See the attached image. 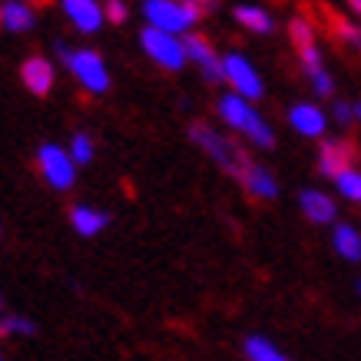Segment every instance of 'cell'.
<instances>
[{"mask_svg":"<svg viewBox=\"0 0 361 361\" xmlns=\"http://www.w3.org/2000/svg\"><path fill=\"white\" fill-rule=\"evenodd\" d=\"M216 110H219V120L226 123V126H232L235 133H242L252 146H259V149H272L275 146L272 126L259 116V110L252 106L249 99L235 97V93H226V97H219Z\"/></svg>","mask_w":361,"mask_h":361,"instance_id":"obj_1","label":"cell"},{"mask_svg":"<svg viewBox=\"0 0 361 361\" xmlns=\"http://www.w3.org/2000/svg\"><path fill=\"white\" fill-rule=\"evenodd\" d=\"M142 17H146V27L179 37V33H189L196 27V20L202 17V7L183 4V0H146L142 4Z\"/></svg>","mask_w":361,"mask_h":361,"instance_id":"obj_2","label":"cell"},{"mask_svg":"<svg viewBox=\"0 0 361 361\" xmlns=\"http://www.w3.org/2000/svg\"><path fill=\"white\" fill-rule=\"evenodd\" d=\"M189 136H192V142H196V146H202V149H206L212 163L219 166V169H226L229 176H235V179H242L245 166L252 163L249 156L242 153V149L229 140V136H222V133L212 130V126H202V123H196V126L189 130Z\"/></svg>","mask_w":361,"mask_h":361,"instance_id":"obj_3","label":"cell"},{"mask_svg":"<svg viewBox=\"0 0 361 361\" xmlns=\"http://www.w3.org/2000/svg\"><path fill=\"white\" fill-rule=\"evenodd\" d=\"M56 54L63 56V63L70 66V73L77 77V83L87 93H106L110 90V73H106V63L97 50H66V44H56Z\"/></svg>","mask_w":361,"mask_h":361,"instance_id":"obj_4","label":"cell"},{"mask_svg":"<svg viewBox=\"0 0 361 361\" xmlns=\"http://www.w3.org/2000/svg\"><path fill=\"white\" fill-rule=\"evenodd\" d=\"M140 44L146 50V56L159 63L163 70H183L186 63V47H183V37H176V33H163V30H153V27H146L140 33Z\"/></svg>","mask_w":361,"mask_h":361,"instance_id":"obj_5","label":"cell"},{"mask_svg":"<svg viewBox=\"0 0 361 361\" xmlns=\"http://www.w3.org/2000/svg\"><path fill=\"white\" fill-rule=\"evenodd\" d=\"M37 159H40V173H44V179L50 186L73 189V183H77V163H73L70 149L56 146V142H44L37 149Z\"/></svg>","mask_w":361,"mask_h":361,"instance_id":"obj_6","label":"cell"},{"mask_svg":"<svg viewBox=\"0 0 361 361\" xmlns=\"http://www.w3.org/2000/svg\"><path fill=\"white\" fill-rule=\"evenodd\" d=\"M222 77H226V83L232 87V93L242 97V99H259L262 97V90H265L259 70H255L242 54L222 56Z\"/></svg>","mask_w":361,"mask_h":361,"instance_id":"obj_7","label":"cell"},{"mask_svg":"<svg viewBox=\"0 0 361 361\" xmlns=\"http://www.w3.org/2000/svg\"><path fill=\"white\" fill-rule=\"evenodd\" d=\"M351 159H355V146L348 140H325L318 149V173L338 179L341 173L351 169Z\"/></svg>","mask_w":361,"mask_h":361,"instance_id":"obj_8","label":"cell"},{"mask_svg":"<svg viewBox=\"0 0 361 361\" xmlns=\"http://www.w3.org/2000/svg\"><path fill=\"white\" fill-rule=\"evenodd\" d=\"M183 47H186L189 60L202 66V73H206L209 83H219V80H226V77H222V60L216 56L212 44H209L202 33H186V37H183Z\"/></svg>","mask_w":361,"mask_h":361,"instance_id":"obj_9","label":"cell"},{"mask_svg":"<svg viewBox=\"0 0 361 361\" xmlns=\"http://www.w3.org/2000/svg\"><path fill=\"white\" fill-rule=\"evenodd\" d=\"M288 126L298 133V136H308V140H322L325 130H329V116L322 106L315 103H295L288 110Z\"/></svg>","mask_w":361,"mask_h":361,"instance_id":"obj_10","label":"cell"},{"mask_svg":"<svg viewBox=\"0 0 361 361\" xmlns=\"http://www.w3.org/2000/svg\"><path fill=\"white\" fill-rule=\"evenodd\" d=\"M63 4L66 20L73 23L80 33H97L103 23H106V13L97 0H60Z\"/></svg>","mask_w":361,"mask_h":361,"instance_id":"obj_11","label":"cell"},{"mask_svg":"<svg viewBox=\"0 0 361 361\" xmlns=\"http://www.w3.org/2000/svg\"><path fill=\"white\" fill-rule=\"evenodd\" d=\"M298 206H302V212H305L315 226H331L335 216H338L335 199H331L329 192H322V189H302V192H298Z\"/></svg>","mask_w":361,"mask_h":361,"instance_id":"obj_12","label":"cell"},{"mask_svg":"<svg viewBox=\"0 0 361 361\" xmlns=\"http://www.w3.org/2000/svg\"><path fill=\"white\" fill-rule=\"evenodd\" d=\"M20 80L30 93L44 97V93L54 90V63H50L47 56H27L20 66Z\"/></svg>","mask_w":361,"mask_h":361,"instance_id":"obj_13","label":"cell"},{"mask_svg":"<svg viewBox=\"0 0 361 361\" xmlns=\"http://www.w3.org/2000/svg\"><path fill=\"white\" fill-rule=\"evenodd\" d=\"M242 186L249 192L252 199H275L279 196V183H275V176L259 163H249L245 166V173H242Z\"/></svg>","mask_w":361,"mask_h":361,"instance_id":"obj_14","label":"cell"},{"mask_svg":"<svg viewBox=\"0 0 361 361\" xmlns=\"http://www.w3.org/2000/svg\"><path fill=\"white\" fill-rule=\"evenodd\" d=\"M0 27L11 33H23L33 27V11L23 0H4L0 4Z\"/></svg>","mask_w":361,"mask_h":361,"instance_id":"obj_15","label":"cell"},{"mask_svg":"<svg viewBox=\"0 0 361 361\" xmlns=\"http://www.w3.org/2000/svg\"><path fill=\"white\" fill-rule=\"evenodd\" d=\"M331 245L345 262H361V232L351 222H338L331 232Z\"/></svg>","mask_w":361,"mask_h":361,"instance_id":"obj_16","label":"cell"},{"mask_svg":"<svg viewBox=\"0 0 361 361\" xmlns=\"http://www.w3.org/2000/svg\"><path fill=\"white\" fill-rule=\"evenodd\" d=\"M232 17L245 27V30L252 33H272L275 30V20H272V13L262 11V7H255V4H239L235 11H232Z\"/></svg>","mask_w":361,"mask_h":361,"instance_id":"obj_17","label":"cell"},{"mask_svg":"<svg viewBox=\"0 0 361 361\" xmlns=\"http://www.w3.org/2000/svg\"><path fill=\"white\" fill-rule=\"evenodd\" d=\"M70 222H73V229L80 232V235H97V232L106 229V212H99V209L93 206H73L70 209Z\"/></svg>","mask_w":361,"mask_h":361,"instance_id":"obj_18","label":"cell"},{"mask_svg":"<svg viewBox=\"0 0 361 361\" xmlns=\"http://www.w3.org/2000/svg\"><path fill=\"white\" fill-rule=\"evenodd\" d=\"M245 355H249V361H288L282 351L275 348L269 338H262V335H249V338H245Z\"/></svg>","mask_w":361,"mask_h":361,"instance_id":"obj_19","label":"cell"},{"mask_svg":"<svg viewBox=\"0 0 361 361\" xmlns=\"http://www.w3.org/2000/svg\"><path fill=\"white\" fill-rule=\"evenodd\" d=\"M288 37H292L295 50H305V47L315 44V27H312L305 17H295V20L288 23Z\"/></svg>","mask_w":361,"mask_h":361,"instance_id":"obj_20","label":"cell"},{"mask_svg":"<svg viewBox=\"0 0 361 361\" xmlns=\"http://www.w3.org/2000/svg\"><path fill=\"white\" fill-rule=\"evenodd\" d=\"M335 186H338V192L345 199H351V202H361V173H358V169L341 173L338 179H335Z\"/></svg>","mask_w":361,"mask_h":361,"instance_id":"obj_21","label":"cell"},{"mask_svg":"<svg viewBox=\"0 0 361 361\" xmlns=\"http://www.w3.org/2000/svg\"><path fill=\"white\" fill-rule=\"evenodd\" d=\"M70 156H73V163L83 166L93 159V140H90L87 133H73V140H70Z\"/></svg>","mask_w":361,"mask_h":361,"instance_id":"obj_22","label":"cell"},{"mask_svg":"<svg viewBox=\"0 0 361 361\" xmlns=\"http://www.w3.org/2000/svg\"><path fill=\"white\" fill-rule=\"evenodd\" d=\"M4 329H7V331H13V335H33V331H37V325H33L30 318L7 315V318H4Z\"/></svg>","mask_w":361,"mask_h":361,"instance_id":"obj_23","label":"cell"},{"mask_svg":"<svg viewBox=\"0 0 361 361\" xmlns=\"http://www.w3.org/2000/svg\"><path fill=\"white\" fill-rule=\"evenodd\" d=\"M331 116H335V123H338V126H348V123L355 120V106H351V103H345V99H335Z\"/></svg>","mask_w":361,"mask_h":361,"instance_id":"obj_24","label":"cell"},{"mask_svg":"<svg viewBox=\"0 0 361 361\" xmlns=\"http://www.w3.org/2000/svg\"><path fill=\"white\" fill-rule=\"evenodd\" d=\"M103 13H106L110 23H123L126 20V4H123V0H106V4H103Z\"/></svg>","mask_w":361,"mask_h":361,"instance_id":"obj_25","label":"cell"},{"mask_svg":"<svg viewBox=\"0 0 361 361\" xmlns=\"http://www.w3.org/2000/svg\"><path fill=\"white\" fill-rule=\"evenodd\" d=\"M183 4H196V7H202V11H206V7H212V0H183Z\"/></svg>","mask_w":361,"mask_h":361,"instance_id":"obj_26","label":"cell"},{"mask_svg":"<svg viewBox=\"0 0 361 361\" xmlns=\"http://www.w3.org/2000/svg\"><path fill=\"white\" fill-rule=\"evenodd\" d=\"M348 4H351V11H355V13L361 17V0H348Z\"/></svg>","mask_w":361,"mask_h":361,"instance_id":"obj_27","label":"cell"},{"mask_svg":"<svg viewBox=\"0 0 361 361\" xmlns=\"http://www.w3.org/2000/svg\"><path fill=\"white\" fill-rule=\"evenodd\" d=\"M355 120L361 123V103H358V106H355Z\"/></svg>","mask_w":361,"mask_h":361,"instance_id":"obj_28","label":"cell"},{"mask_svg":"<svg viewBox=\"0 0 361 361\" xmlns=\"http://www.w3.org/2000/svg\"><path fill=\"white\" fill-rule=\"evenodd\" d=\"M355 292H358V298H361V279H358V285H355Z\"/></svg>","mask_w":361,"mask_h":361,"instance_id":"obj_29","label":"cell"},{"mask_svg":"<svg viewBox=\"0 0 361 361\" xmlns=\"http://www.w3.org/2000/svg\"><path fill=\"white\" fill-rule=\"evenodd\" d=\"M0 331H4V325H0Z\"/></svg>","mask_w":361,"mask_h":361,"instance_id":"obj_30","label":"cell"}]
</instances>
